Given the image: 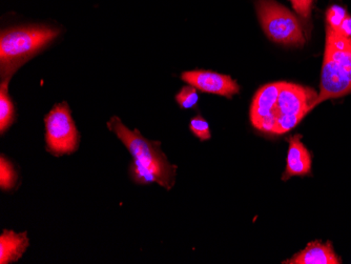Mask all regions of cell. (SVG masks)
Returning <instances> with one entry per match:
<instances>
[{"label":"cell","instance_id":"obj_15","mask_svg":"<svg viewBox=\"0 0 351 264\" xmlns=\"http://www.w3.org/2000/svg\"><path fill=\"white\" fill-rule=\"evenodd\" d=\"M347 16H348V14L344 8L337 5H332L327 10L326 27L333 31H339Z\"/></svg>","mask_w":351,"mask_h":264},{"label":"cell","instance_id":"obj_2","mask_svg":"<svg viewBox=\"0 0 351 264\" xmlns=\"http://www.w3.org/2000/svg\"><path fill=\"white\" fill-rule=\"evenodd\" d=\"M59 34L60 29L50 25H21L3 29L0 35L1 80H11L16 71L50 45Z\"/></svg>","mask_w":351,"mask_h":264},{"label":"cell","instance_id":"obj_5","mask_svg":"<svg viewBox=\"0 0 351 264\" xmlns=\"http://www.w3.org/2000/svg\"><path fill=\"white\" fill-rule=\"evenodd\" d=\"M258 16L266 36L279 45L301 47L305 38L297 17L274 0H258Z\"/></svg>","mask_w":351,"mask_h":264},{"label":"cell","instance_id":"obj_4","mask_svg":"<svg viewBox=\"0 0 351 264\" xmlns=\"http://www.w3.org/2000/svg\"><path fill=\"white\" fill-rule=\"evenodd\" d=\"M108 128L129 149L133 159L140 161L157 175L159 185L171 190L175 184L177 167L169 163L165 153L161 151L160 143L149 141L138 130L131 131L122 123L119 117L112 118L108 122Z\"/></svg>","mask_w":351,"mask_h":264},{"label":"cell","instance_id":"obj_18","mask_svg":"<svg viewBox=\"0 0 351 264\" xmlns=\"http://www.w3.org/2000/svg\"><path fill=\"white\" fill-rule=\"evenodd\" d=\"M337 32L341 33L344 36L351 37V16H349V15L347 16V19L343 23L342 27Z\"/></svg>","mask_w":351,"mask_h":264},{"label":"cell","instance_id":"obj_6","mask_svg":"<svg viewBox=\"0 0 351 264\" xmlns=\"http://www.w3.org/2000/svg\"><path fill=\"white\" fill-rule=\"evenodd\" d=\"M47 152L61 156L78 147L79 134L66 102L56 104L45 118Z\"/></svg>","mask_w":351,"mask_h":264},{"label":"cell","instance_id":"obj_11","mask_svg":"<svg viewBox=\"0 0 351 264\" xmlns=\"http://www.w3.org/2000/svg\"><path fill=\"white\" fill-rule=\"evenodd\" d=\"M9 80H3L0 86V132L5 133L15 120V106L9 96Z\"/></svg>","mask_w":351,"mask_h":264},{"label":"cell","instance_id":"obj_16","mask_svg":"<svg viewBox=\"0 0 351 264\" xmlns=\"http://www.w3.org/2000/svg\"><path fill=\"white\" fill-rule=\"evenodd\" d=\"M189 130L201 141H210L212 137L210 124L201 115L191 118V122H189Z\"/></svg>","mask_w":351,"mask_h":264},{"label":"cell","instance_id":"obj_8","mask_svg":"<svg viewBox=\"0 0 351 264\" xmlns=\"http://www.w3.org/2000/svg\"><path fill=\"white\" fill-rule=\"evenodd\" d=\"M301 139V135L293 136L289 139V155H287V165L283 175V180H287L293 176H305L311 173V154L302 143Z\"/></svg>","mask_w":351,"mask_h":264},{"label":"cell","instance_id":"obj_10","mask_svg":"<svg viewBox=\"0 0 351 264\" xmlns=\"http://www.w3.org/2000/svg\"><path fill=\"white\" fill-rule=\"evenodd\" d=\"M27 246V232L17 234L13 230H5L0 236V263H12L21 259Z\"/></svg>","mask_w":351,"mask_h":264},{"label":"cell","instance_id":"obj_9","mask_svg":"<svg viewBox=\"0 0 351 264\" xmlns=\"http://www.w3.org/2000/svg\"><path fill=\"white\" fill-rule=\"evenodd\" d=\"M283 263L289 264H340V258L337 256L330 242L322 243L313 241L307 244L303 251L295 254L291 259L286 260Z\"/></svg>","mask_w":351,"mask_h":264},{"label":"cell","instance_id":"obj_12","mask_svg":"<svg viewBox=\"0 0 351 264\" xmlns=\"http://www.w3.org/2000/svg\"><path fill=\"white\" fill-rule=\"evenodd\" d=\"M130 174H131L132 179L138 184H149V183L154 182L159 184L157 175L136 159H133L130 165Z\"/></svg>","mask_w":351,"mask_h":264},{"label":"cell","instance_id":"obj_7","mask_svg":"<svg viewBox=\"0 0 351 264\" xmlns=\"http://www.w3.org/2000/svg\"><path fill=\"white\" fill-rule=\"evenodd\" d=\"M181 80L201 92L223 97L232 98L240 92V86L232 77L212 71H187L181 75Z\"/></svg>","mask_w":351,"mask_h":264},{"label":"cell","instance_id":"obj_14","mask_svg":"<svg viewBox=\"0 0 351 264\" xmlns=\"http://www.w3.org/2000/svg\"><path fill=\"white\" fill-rule=\"evenodd\" d=\"M175 99L182 108L187 110L195 108L199 101L198 90L191 84L183 86L176 95Z\"/></svg>","mask_w":351,"mask_h":264},{"label":"cell","instance_id":"obj_13","mask_svg":"<svg viewBox=\"0 0 351 264\" xmlns=\"http://www.w3.org/2000/svg\"><path fill=\"white\" fill-rule=\"evenodd\" d=\"M17 181L15 169L9 160L1 156L0 160V187L3 191H10L15 187Z\"/></svg>","mask_w":351,"mask_h":264},{"label":"cell","instance_id":"obj_17","mask_svg":"<svg viewBox=\"0 0 351 264\" xmlns=\"http://www.w3.org/2000/svg\"><path fill=\"white\" fill-rule=\"evenodd\" d=\"M289 1L299 16L303 19H308V17L311 16L313 0H289Z\"/></svg>","mask_w":351,"mask_h":264},{"label":"cell","instance_id":"obj_3","mask_svg":"<svg viewBox=\"0 0 351 264\" xmlns=\"http://www.w3.org/2000/svg\"><path fill=\"white\" fill-rule=\"evenodd\" d=\"M351 93V37L326 29L324 61L317 104Z\"/></svg>","mask_w":351,"mask_h":264},{"label":"cell","instance_id":"obj_1","mask_svg":"<svg viewBox=\"0 0 351 264\" xmlns=\"http://www.w3.org/2000/svg\"><path fill=\"white\" fill-rule=\"evenodd\" d=\"M313 88L289 82H273L259 88L250 106L254 129L269 135H283L295 129L317 106Z\"/></svg>","mask_w":351,"mask_h":264}]
</instances>
